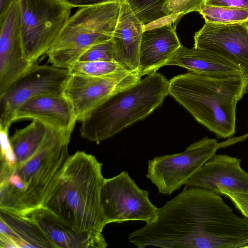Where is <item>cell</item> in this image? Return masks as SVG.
I'll list each match as a JSON object with an SVG mask.
<instances>
[{
  "mask_svg": "<svg viewBox=\"0 0 248 248\" xmlns=\"http://www.w3.org/2000/svg\"><path fill=\"white\" fill-rule=\"evenodd\" d=\"M71 133L46 126L37 151L11 171L0 173V210L22 214L44 206L70 157Z\"/></svg>",
  "mask_w": 248,
  "mask_h": 248,
  "instance_id": "6da1fadb",
  "label": "cell"
},
{
  "mask_svg": "<svg viewBox=\"0 0 248 248\" xmlns=\"http://www.w3.org/2000/svg\"><path fill=\"white\" fill-rule=\"evenodd\" d=\"M102 164L83 151L71 155L45 208L79 233H102L107 225L100 202Z\"/></svg>",
  "mask_w": 248,
  "mask_h": 248,
  "instance_id": "7a4b0ae2",
  "label": "cell"
},
{
  "mask_svg": "<svg viewBox=\"0 0 248 248\" xmlns=\"http://www.w3.org/2000/svg\"><path fill=\"white\" fill-rule=\"evenodd\" d=\"M169 95L218 137L235 132L237 103L248 93V76L215 78L188 72L169 80Z\"/></svg>",
  "mask_w": 248,
  "mask_h": 248,
  "instance_id": "3957f363",
  "label": "cell"
},
{
  "mask_svg": "<svg viewBox=\"0 0 248 248\" xmlns=\"http://www.w3.org/2000/svg\"><path fill=\"white\" fill-rule=\"evenodd\" d=\"M169 86L166 77L155 72L115 93L81 122V136L98 143L144 119L162 105Z\"/></svg>",
  "mask_w": 248,
  "mask_h": 248,
  "instance_id": "277c9868",
  "label": "cell"
},
{
  "mask_svg": "<svg viewBox=\"0 0 248 248\" xmlns=\"http://www.w3.org/2000/svg\"><path fill=\"white\" fill-rule=\"evenodd\" d=\"M120 1L84 5L70 16L46 54L56 67L69 69L91 47L111 39Z\"/></svg>",
  "mask_w": 248,
  "mask_h": 248,
  "instance_id": "5b68a950",
  "label": "cell"
},
{
  "mask_svg": "<svg viewBox=\"0 0 248 248\" xmlns=\"http://www.w3.org/2000/svg\"><path fill=\"white\" fill-rule=\"evenodd\" d=\"M24 53L37 63L57 39L74 7L65 0H18Z\"/></svg>",
  "mask_w": 248,
  "mask_h": 248,
  "instance_id": "8992f818",
  "label": "cell"
},
{
  "mask_svg": "<svg viewBox=\"0 0 248 248\" xmlns=\"http://www.w3.org/2000/svg\"><path fill=\"white\" fill-rule=\"evenodd\" d=\"M220 147L216 139L206 137L182 152L155 156L148 161L146 177L160 193L171 195L185 185Z\"/></svg>",
  "mask_w": 248,
  "mask_h": 248,
  "instance_id": "52a82bcc",
  "label": "cell"
},
{
  "mask_svg": "<svg viewBox=\"0 0 248 248\" xmlns=\"http://www.w3.org/2000/svg\"><path fill=\"white\" fill-rule=\"evenodd\" d=\"M100 202L106 222L153 221L158 208L149 198L147 190L140 188L127 171L105 178L100 192Z\"/></svg>",
  "mask_w": 248,
  "mask_h": 248,
  "instance_id": "ba28073f",
  "label": "cell"
},
{
  "mask_svg": "<svg viewBox=\"0 0 248 248\" xmlns=\"http://www.w3.org/2000/svg\"><path fill=\"white\" fill-rule=\"evenodd\" d=\"M68 69L35 64L0 95V129L9 130L16 109L27 100L44 94L62 93Z\"/></svg>",
  "mask_w": 248,
  "mask_h": 248,
  "instance_id": "9c48e42d",
  "label": "cell"
},
{
  "mask_svg": "<svg viewBox=\"0 0 248 248\" xmlns=\"http://www.w3.org/2000/svg\"><path fill=\"white\" fill-rule=\"evenodd\" d=\"M141 78L139 72L108 78L70 74L62 94L71 103L77 121L81 122L110 96L135 84Z\"/></svg>",
  "mask_w": 248,
  "mask_h": 248,
  "instance_id": "30bf717a",
  "label": "cell"
},
{
  "mask_svg": "<svg viewBox=\"0 0 248 248\" xmlns=\"http://www.w3.org/2000/svg\"><path fill=\"white\" fill-rule=\"evenodd\" d=\"M35 64L24 53L17 0L0 15V95Z\"/></svg>",
  "mask_w": 248,
  "mask_h": 248,
  "instance_id": "8fae6325",
  "label": "cell"
},
{
  "mask_svg": "<svg viewBox=\"0 0 248 248\" xmlns=\"http://www.w3.org/2000/svg\"><path fill=\"white\" fill-rule=\"evenodd\" d=\"M194 47L217 54L240 67L248 76V22L205 23L194 36Z\"/></svg>",
  "mask_w": 248,
  "mask_h": 248,
  "instance_id": "7c38bea8",
  "label": "cell"
},
{
  "mask_svg": "<svg viewBox=\"0 0 248 248\" xmlns=\"http://www.w3.org/2000/svg\"><path fill=\"white\" fill-rule=\"evenodd\" d=\"M240 158L215 154L186 183L185 185L221 194L248 193V172Z\"/></svg>",
  "mask_w": 248,
  "mask_h": 248,
  "instance_id": "4fadbf2b",
  "label": "cell"
},
{
  "mask_svg": "<svg viewBox=\"0 0 248 248\" xmlns=\"http://www.w3.org/2000/svg\"><path fill=\"white\" fill-rule=\"evenodd\" d=\"M37 120L46 126L72 133L77 122L73 107L62 93L44 94L27 100L16 110L14 122Z\"/></svg>",
  "mask_w": 248,
  "mask_h": 248,
  "instance_id": "5bb4252c",
  "label": "cell"
},
{
  "mask_svg": "<svg viewBox=\"0 0 248 248\" xmlns=\"http://www.w3.org/2000/svg\"><path fill=\"white\" fill-rule=\"evenodd\" d=\"M144 25L127 0L120 1L119 14L111 40L115 61L130 72H139L140 45Z\"/></svg>",
  "mask_w": 248,
  "mask_h": 248,
  "instance_id": "9a60e30c",
  "label": "cell"
},
{
  "mask_svg": "<svg viewBox=\"0 0 248 248\" xmlns=\"http://www.w3.org/2000/svg\"><path fill=\"white\" fill-rule=\"evenodd\" d=\"M176 24L167 23L145 30L139 53V72L142 77L156 72L182 46Z\"/></svg>",
  "mask_w": 248,
  "mask_h": 248,
  "instance_id": "2e32d148",
  "label": "cell"
},
{
  "mask_svg": "<svg viewBox=\"0 0 248 248\" xmlns=\"http://www.w3.org/2000/svg\"><path fill=\"white\" fill-rule=\"evenodd\" d=\"M35 222L55 248H105L107 243L102 233L76 232L52 212L41 207L22 214Z\"/></svg>",
  "mask_w": 248,
  "mask_h": 248,
  "instance_id": "e0dca14e",
  "label": "cell"
},
{
  "mask_svg": "<svg viewBox=\"0 0 248 248\" xmlns=\"http://www.w3.org/2000/svg\"><path fill=\"white\" fill-rule=\"evenodd\" d=\"M165 65L178 66L189 72L215 78L246 74L240 67L217 54L194 47L187 48L182 45Z\"/></svg>",
  "mask_w": 248,
  "mask_h": 248,
  "instance_id": "ac0fdd59",
  "label": "cell"
},
{
  "mask_svg": "<svg viewBox=\"0 0 248 248\" xmlns=\"http://www.w3.org/2000/svg\"><path fill=\"white\" fill-rule=\"evenodd\" d=\"M0 248H55L40 227L24 215L0 210Z\"/></svg>",
  "mask_w": 248,
  "mask_h": 248,
  "instance_id": "d6986e66",
  "label": "cell"
},
{
  "mask_svg": "<svg viewBox=\"0 0 248 248\" xmlns=\"http://www.w3.org/2000/svg\"><path fill=\"white\" fill-rule=\"evenodd\" d=\"M46 130V125L37 120H32L24 128L16 130L10 141L16 156V165L24 163L37 151Z\"/></svg>",
  "mask_w": 248,
  "mask_h": 248,
  "instance_id": "ffe728a7",
  "label": "cell"
},
{
  "mask_svg": "<svg viewBox=\"0 0 248 248\" xmlns=\"http://www.w3.org/2000/svg\"><path fill=\"white\" fill-rule=\"evenodd\" d=\"M168 0H127L131 8L144 25L145 30L164 24V7Z\"/></svg>",
  "mask_w": 248,
  "mask_h": 248,
  "instance_id": "44dd1931",
  "label": "cell"
},
{
  "mask_svg": "<svg viewBox=\"0 0 248 248\" xmlns=\"http://www.w3.org/2000/svg\"><path fill=\"white\" fill-rule=\"evenodd\" d=\"M70 74L108 78L130 72L115 61H78L69 69Z\"/></svg>",
  "mask_w": 248,
  "mask_h": 248,
  "instance_id": "7402d4cb",
  "label": "cell"
},
{
  "mask_svg": "<svg viewBox=\"0 0 248 248\" xmlns=\"http://www.w3.org/2000/svg\"><path fill=\"white\" fill-rule=\"evenodd\" d=\"M199 13L205 23L230 24L248 22V10L204 4Z\"/></svg>",
  "mask_w": 248,
  "mask_h": 248,
  "instance_id": "603a6c76",
  "label": "cell"
},
{
  "mask_svg": "<svg viewBox=\"0 0 248 248\" xmlns=\"http://www.w3.org/2000/svg\"><path fill=\"white\" fill-rule=\"evenodd\" d=\"M206 0H168L163 11L166 16L164 24H176L182 17L192 12H199Z\"/></svg>",
  "mask_w": 248,
  "mask_h": 248,
  "instance_id": "cb8c5ba5",
  "label": "cell"
},
{
  "mask_svg": "<svg viewBox=\"0 0 248 248\" xmlns=\"http://www.w3.org/2000/svg\"><path fill=\"white\" fill-rule=\"evenodd\" d=\"M115 61L114 52L111 39L93 46L79 60V61Z\"/></svg>",
  "mask_w": 248,
  "mask_h": 248,
  "instance_id": "d4e9b609",
  "label": "cell"
},
{
  "mask_svg": "<svg viewBox=\"0 0 248 248\" xmlns=\"http://www.w3.org/2000/svg\"><path fill=\"white\" fill-rule=\"evenodd\" d=\"M8 133L9 130L0 129V165L12 169L16 165V156L11 144Z\"/></svg>",
  "mask_w": 248,
  "mask_h": 248,
  "instance_id": "484cf974",
  "label": "cell"
},
{
  "mask_svg": "<svg viewBox=\"0 0 248 248\" xmlns=\"http://www.w3.org/2000/svg\"><path fill=\"white\" fill-rule=\"evenodd\" d=\"M220 194L228 197L244 216L248 218V193L225 191Z\"/></svg>",
  "mask_w": 248,
  "mask_h": 248,
  "instance_id": "4316f807",
  "label": "cell"
},
{
  "mask_svg": "<svg viewBox=\"0 0 248 248\" xmlns=\"http://www.w3.org/2000/svg\"><path fill=\"white\" fill-rule=\"evenodd\" d=\"M205 4L248 10V0H206Z\"/></svg>",
  "mask_w": 248,
  "mask_h": 248,
  "instance_id": "83f0119b",
  "label": "cell"
},
{
  "mask_svg": "<svg viewBox=\"0 0 248 248\" xmlns=\"http://www.w3.org/2000/svg\"><path fill=\"white\" fill-rule=\"evenodd\" d=\"M70 3L74 8L80 7L81 6L111 1H120L121 0H65Z\"/></svg>",
  "mask_w": 248,
  "mask_h": 248,
  "instance_id": "f1b7e54d",
  "label": "cell"
},
{
  "mask_svg": "<svg viewBox=\"0 0 248 248\" xmlns=\"http://www.w3.org/2000/svg\"><path fill=\"white\" fill-rule=\"evenodd\" d=\"M18 0H0V15L5 12L11 5Z\"/></svg>",
  "mask_w": 248,
  "mask_h": 248,
  "instance_id": "f546056e",
  "label": "cell"
}]
</instances>
